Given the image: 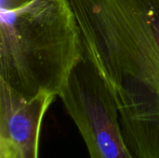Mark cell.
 Returning a JSON list of instances; mask_svg holds the SVG:
<instances>
[{"label": "cell", "instance_id": "obj_1", "mask_svg": "<svg viewBox=\"0 0 159 158\" xmlns=\"http://www.w3.org/2000/svg\"><path fill=\"white\" fill-rule=\"evenodd\" d=\"M134 158H159V0H69Z\"/></svg>", "mask_w": 159, "mask_h": 158}, {"label": "cell", "instance_id": "obj_2", "mask_svg": "<svg viewBox=\"0 0 159 158\" xmlns=\"http://www.w3.org/2000/svg\"><path fill=\"white\" fill-rule=\"evenodd\" d=\"M84 56L69 0H32L0 14V82L31 99L59 96Z\"/></svg>", "mask_w": 159, "mask_h": 158}, {"label": "cell", "instance_id": "obj_3", "mask_svg": "<svg viewBox=\"0 0 159 158\" xmlns=\"http://www.w3.org/2000/svg\"><path fill=\"white\" fill-rule=\"evenodd\" d=\"M59 97L90 158H134L123 134L116 102L85 53Z\"/></svg>", "mask_w": 159, "mask_h": 158}, {"label": "cell", "instance_id": "obj_4", "mask_svg": "<svg viewBox=\"0 0 159 158\" xmlns=\"http://www.w3.org/2000/svg\"><path fill=\"white\" fill-rule=\"evenodd\" d=\"M55 98L26 99L0 82V158H38L42 122Z\"/></svg>", "mask_w": 159, "mask_h": 158}, {"label": "cell", "instance_id": "obj_5", "mask_svg": "<svg viewBox=\"0 0 159 158\" xmlns=\"http://www.w3.org/2000/svg\"><path fill=\"white\" fill-rule=\"evenodd\" d=\"M32 0H0V10L10 11L30 3Z\"/></svg>", "mask_w": 159, "mask_h": 158}]
</instances>
